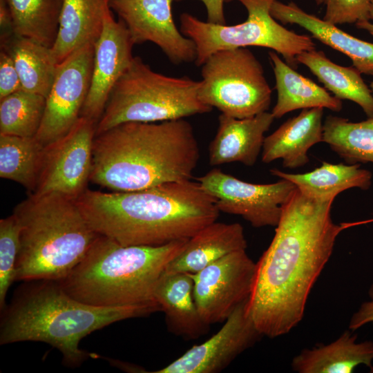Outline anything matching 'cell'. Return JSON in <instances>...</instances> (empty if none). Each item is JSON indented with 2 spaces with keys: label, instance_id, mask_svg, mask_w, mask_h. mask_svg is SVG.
<instances>
[{
  "label": "cell",
  "instance_id": "6da1fadb",
  "mask_svg": "<svg viewBox=\"0 0 373 373\" xmlns=\"http://www.w3.org/2000/svg\"><path fill=\"white\" fill-rule=\"evenodd\" d=\"M333 202L308 198L296 188L283 205L273 239L256 262L246 305L263 336L285 335L299 324L338 236L357 224H335Z\"/></svg>",
  "mask_w": 373,
  "mask_h": 373
},
{
  "label": "cell",
  "instance_id": "7a4b0ae2",
  "mask_svg": "<svg viewBox=\"0 0 373 373\" xmlns=\"http://www.w3.org/2000/svg\"><path fill=\"white\" fill-rule=\"evenodd\" d=\"M75 202L95 232L123 246L189 239L220 213L216 200L191 180L131 191L87 189Z\"/></svg>",
  "mask_w": 373,
  "mask_h": 373
},
{
  "label": "cell",
  "instance_id": "3957f363",
  "mask_svg": "<svg viewBox=\"0 0 373 373\" xmlns=\"http://www.w3.org/2000/svg\"><path fill=\"white\" fill-rule=\"evenodd\" d=\"M199 159L193 128L184 118L124 122L95 135L90 181L131 191L189 180Z\"/></svg>",
  "mask_w": 373,
  "mask_h": 373
},
{
  "label": "cell",
  "instance_id": "277c9868",
  "mask_svg": "<svg viewBox=\"0 0 373 373\" xmlns=\"http://www.w3.org/2000/svg\"><path fill=\"white\" fill-rule=\"evenodd\" d=\"M21 287L4 312L0 344L39 341L58 350L64 364L80 365L97 356L82 350L79 343L90 333L122 320L160 311L158 305L95 307L65 292L59 282L36 280Z\"/></svg>",
  "mask_w": 373,
  "mask_h": 373
},
{
  "label": "cell",
  "instance_id": "5b68a950",
  "mask_svg": "<svg viewBox=\"0 0 373 373\" xmlns=\"http://www.w3.org/2000/svg\"><path fill=\"white\" fill-rule=\"evenodd\" d=\"M188 240L157 247L123 246L99 235L82 260L58 282L70 296L92 306H159L154 298L157 281Z\"/></svg>",
  "mask_w": 373,
  "mask_h": 373
},
{
  "label": "cell",
  "instance_id": "8992f818",
  "mask_svg": "<svg viewBox=\"0 0 373 373\" xmlns=\"http://www.w3.org/2000/svg\"><path fill=\"white\" fill-rule=\"evenodd\" d=\"M12 213L20 228L16 280H61L99 236L75 200L60 194L30 193Z\"/></svg>",
  "mask_w": 373,
  "mask_h": 373
},
{
  "label": "cell",
  "instance_id": "52a82bcc",
  "mask_svg": "<svg viewBox=\"0 0 373 373\" xmlns=\"http://www.w3.org/2000/svg\"><path fill=\"white\" fill-rule=\"evenodd\" d=\"M200 83L157 73L133 57L110 94L95 135L124 122H164L209 113L213 108L198 95Z\"/></svg>",
  "mask_w": 373,
  "mask_h": 373
},
{
  "label": "cell",
  "instance_id": "ba28073f",
  "mask_svg": "<svg viewBox=\"0 0 373 373\" xmlns=\"http://www.w3.org/2000/svg\"><path fill=\"white\" fill-rule=\"evenodd\" d=\"M238 1L247 11V19L239 24H215L189 13L180 15L181 32L195 45L196 66L220 50L259 46L272 49L296 66L298 55L316 49L312 37L287 29L271 16L270 9L276 0Z\"/></svg>",
  "mask_w": 373,
  "mask_h": 373
},
{
  "label": "cell",
  "instance_id": "9c48e42d",
  "mask_svg": "<svg viewBox=\"0 0 373 373\" xmlns=\"http://www.w3.org/2000/svg\"><path fill=\"white\" fill-rule=\"evenodd\" d=\"M201 76L199 99L222 114L245 119L269 108L272 90L260 62L247 48L213 53L202 65Z\"/></svg>",
  "mask_w": 373,
  "mask_h": 373
},
{
  "label": "cell",
  "instance_id": "30bf717a",
  "mask_svg": "<svg viewBox=\"0 0 373 373\" xmlns=\"http://www.w3.org/2000/svg\"><path fill=\"white\" fill-rule=\"evenodd\" d=\"M96 123L84 117L61 138L44 148L35 191L76 200L87 189L92 169Z\"/></svg>",
  "mask_w": 373,
  "mask_h": 373
},
{
  "label": "cell",
  "instance_id": "8fae6325",
  "mask_svg": "<svg viewBox=\"0 0 373 373\" xmlns=\"http://www.w3.org/2000/svg\"><path fill=\"white\" fill-rule=\"evenodd\" d=\"M196 180L216 200L220 212L240 216L256 228L276 227L283 205L296 189L284 179L271 184L245 182L219 169Z\"/></svg>",
  "mask_w": 373,
  "mask_h": 373
},
{
  "label": "cell",
  "instance_id": "7c38bea8",
  "mask_svg": "<svg viewBox=\"0 0 373 373\" xmlns=\"http://www.w3.org/2000/svg\"><path fill=\"white\" fill-rule=\"evenodd\" d=\"M256 262L246 249L231 253L191 274L199 313L208 325L223 323L251 293Z\"/></svg>",
  "mask_w": 373,
  "mask_h": 373
},
{
  "label": "cell",
  "instance_id": "4fadbf2b",
  "mask_svg": "<svg viewBox=\"0 0 373 373\" xmlns=\"http://www.w3.org/2000/svg\"><path fill=\"white\" fill-rule=\"evenodd\" d=\"M93 57L94 45L88 44L57 65L35 135L44 146L65 135L80 118L90 86Z\"/></svg>",
  "mask_w": 373,
  "mask_h": 373
},
{
  "label": "cell",
  "instance_id": "5bb4252c",
  "mask_svg": "<svg viewBox=\"0 0 373 373\" xmlns=\"http://www.w3.org/2000/svg\"><path fill=\"white\" fill-rule=\"evenodd\" d=\"M173 0H110L108 4L126 26L134 45L152 42L173 64L195 61L194 42L173 21Z\"/></svg>",
  "mask_w": 373,
  "mask_h": 373
},
{
  "label": "cell",
  "instance_id": "9a60e30c",
  "mask_svg": "<svg viewBox=\"0 0 373 373\" xmlns=\"http://www.w3.org/2000/svg\"><path fill=\"white\" fill-rule=\"evenodd\" d=\"M241 303L208 340L195 345L163 368L151 373H218L254 346L262 334Z\"/></svg>",
  "mask_w": 373,
  "mask_h": 373
},
{
  "label": "cell",
  "instance_id": "2e32d148",
  "mask_svg": "<svg viewBox=\"0 0 373 373\" xmlns=\"http://www.w3.org/2000/svg\"><path fill=\"white\" fill-rule=\"evenodd\" d=\"M133 45L126 26L114 19L108 6L102 32L94 45L90 86L81 117L96 124L99 121L113 87L133 60Z\"/></svg>",
  "mask_w": 373,
  "mask_h": 373
},
{
  "label": "cell",
  "instance_id": "e0dca14e",
  "mask_svg": "<svg viewBox=\"0 0 373 373\" xmlns=\"http://www.w3.org/2000/svg\"><path fill=\"white\" fill-rule=\"evenodd\" d=\"M274 119L272 113L267 111L245 119L221 113L217 133L209 147L210 165L231 162L254 165L262 152L265 133Z\"/></svg>",
  "mask_w": 373,
  "mask_h": 373
},
{
  "label": "cell",
  "instance_id": "ac0fdd59",
  "mask_svg": "<svg viewBox=\"0 0 373 373\" xmlns=\"http://www.w3.org/2000/svg\"><path fill=\"white\" fill-rule=\"evenodd\" d=\"M323 108L303 109L275 131L265 137L261 152L262 162L268 164L282 160L285 168L296 169L307 164L308 151L323 142Z\"/></svg>",
  "mask_w": 373,
  "mask_h": 373
},
{
  "label": "cell",
  "instance_id": "d6986e66",
  "mask_svg": "<svg viewBox=\"0 0 373 373\" xmlns=\"http://www.w3.org/2000/svg\"><path fill=\"white\" fill-rule=\"evenodd\" d=\"M154 298L165 314L171 333L194 340L209 332L210 325L202 318L195 300L191 274L164 271L155 286Z\"/></svg>",
  "mask_w": 373,
  "mask_h": 373
},
{
  "label": "cell",
  "instance_id": "ffe728a7",
  "mask_svg": "<svg viewBox=\"0 0 373 373\" xmlns=\"http://www.w3.org/2000/svg\"><path fill=\"white\" fill-rule=\"evenodd\" d=\"M271 16L283 24H297L312 37L345 54L361 73L373 75V43L344 32L336 25L307 13L294 2L275 1L270 9Z\"/></svg>",
  "mask_w": 373,
  "mask_h": 373
},
{
  "label": "cell",
  "instance_id": "44dd1931",
  "mask_svg": "<svg viewBox=\"0 0 373 373\" xmlns=\"http://www.w3.org/2000/svg\"><path fill=\"white\" fill-rule=\"evenodd\" d=\"M244 229L239 223L213 222L190 238L165 271L194 274L236 251L247 249Z\"/></svg>",
  "mask_w": 373,
  "mask_h": 373
},
{
  "label": "cell",
  "instance_id": "7402d4cb",
  "mask_svg": "<svg viewBox=\"0 0 373 373\" xmlns=\"http://www.w3.org/2000/svg\"><path fill=\"white\" fill-rule=\"evenodd\" d=\"M357 335L345 331L327 345L303 349L291 363L298 373H351L361 365L373 372V342H356Z\"/></svg>",
  "mask_w": 373,
  "mask_h": 373
},
{
  "label": "cell",
  "instance_id": "603a6c76",
  "mask_svg": "<svg viewBox=\"0 0 373 373\" xmlns=\"http://www.w3.org/2000/svg\"><path fill=\"white\" fill-rule=\"evenodd\" d=\"M109 0H63L59 29L50 48L57 64L79 48L95 45L103 29Z\"/></svg>",
  "mask_w": 373,
  "mask_h": 373
},
{
  "label": "cell",
  "instance_id": "cb8c5ba5",
  "mask_svg": "<svg viewBox=\"0 0 373 373\" xmlns=\"http://www.w3.org/2000/svg\"><path fill=\"white\" fill-rule=\"evenodd\" d=\"M271 175L293 183L303 195L319 200H334L341 192L352 188L368 189L372 173L358 164H332L323 162L321 166L305 173H289L278 169Z\"/></svg>",
  "mask_w": 373,
  "mask_h": 373
},
{
  "label": "cell",
  "instance_id": "d4e9b609",
  "mask_svg": "<svg viewBox=\"0 0 373 373\" xmlns=\"http://www.w3.org/2000/svg\"><path fill=\"white\" fill-rule=\"evenodd\" d=\"M269 57L278 94L276 104L271 112L275 119L298 109L321 107L334 112L342 109L341 99L332 96L325 88L297 73L275 51H270Z\"/></svg>",
  "mask_w": 373,
  "mask_h": 373
},
{
  "label": "cell",
  "instance_id": "484cf974",
  "mask_svg": "<svg viewBox=\"0 0 373 373\" xmlns=\"http://www.w3.org/2000/svg\"><path fill=\"white\" fill-rule=\"evenodd\" d=\"M296 61L306 66L334 97L355 102L367 117H373V95L356 68L338 65L316 49L298 55Z\"/></svg>",
  "mask_w": 373,
  "mask_h": 373
},
{
  "label": "cell",
  "instance_id": "4316f807",
  "mask_svg": "<svg viewBox=\"0 0 373 373\" xmlns=\"http://www.w3.org/2000/svg\"><path fill=\"white\" fill-rule=\"evenodd\" d=\"M1 48L11 55L23 90L46 98L56 75V63L50 48L31 39L13 35Z\"/></svg>",
  "mask_w": 373,
  "mask_h": 373
},
{
  "label": "cell",
  "instance_id": "83f0119b",
  "mask_svg": "<svg viewBox=\"0 0 373 373\" xmlns=\"http://www.w3.org/2000/svg\"><path fill=\"white\" fill-rule=\"evenodd\" d=\"M44 146L35 137L0 134V177L16 182L30 193L37 187Z\"/></svg>",
  "mask_w": 373,
  "mask_h": 373
},
{
  "label": "cell",
  "instance_id": "f1b7e54d",
  "mask_svg": "<svg viewBox=\"0 0 373 373\" xmlns=\"http://www.w3.org/2000/svg\"><path fill=\"white\" fill-rule=\"evenodd\" d=\"M15 35L51 48L56 39L63 0H6Z\"/></svg>",
  "mask_w": 373,
  "mask_h": 373
},
{
  "label": "cell",
  "instance_id": "f546056e",
  "mask_svg": "<svg viewBox=\"0 0 373 373\" xmlns=\"http://www.w3.org/2000/svg\"><path fill=\"white\" fill-rule=\"evenodd\" d=\"M323 142L347 164L373 163V117L359 122L328 115Z\"/></svg>",
  "mask_w": 373,
  "mask_h": 373
},
{
  "label": "cell",
  "instance_id": "4dcf8cb0",
  "mask_svg": "<svg viewBox=\"0 0 373 373\" xmlns=\"http://www.w3.org/2000/svg\"><path fill=\"white\" fill-rule=\"evenodd\" d=\"M46 97L19 90L0 99V134L35 137L44 117Z\"/></svg>",
  "mask_w": 373,
  "mask_h": 373
},
{
  "label": "cell",
  "instance_id": "1f68e13d",
  "mask_svg": "<svg viewBox=\"0 0 373 373\" xmlns=\"http://www.w3.org/2000/svg\"><path fill=\"white\" fill-rule=\"evenodd\" d=\"M20 228L12 213L0 220V307H6V297L16 280V265L20 246Z\"/></svg>",
  "mask_w": 373,
  "mask_h": 373
},
{
  "label": "cell",
  "instance_id": "d6a6232c",
  "mask_svg": "<svg viewBox=\"0 0 373 373\" xmlns=\"http://www.w3.org/2000/svg\"><path fill=\"white\" fill-rule=\"evenodd\" d=\"M372 0H325L323 19L335 25L369 21Z\"/></svg>",
  "mask_w": 373,
  "mask_h": 373
},
{
  "label": "cell",
  "instance_id": "836d02e7",
  "mask_svg": "<svg viewBox=\"0 0 373 373\" xmlns=\"http://www.w3.org/2000/svg\"><path fill=\"white\" fill-rule=\"evenodd\" d=\"M22 90L18 72L10 54L1 48L0 52V99Z\"/></svg>",
  "mask_w": 373,
  "mask_h": 373
},
{
  "label": "cell",
  "instance_id": "e575fe53",
  "mask_svg": "<svg viewBox=\"0 0 373 373\" xmlns=\"http://www.w3.org/2000/svg\"><path fill=\"white\" fill-rule=\"evenodd\" d=\"M368 296L370 300L363 303L350 318L348 327L352 332L373 322V283L369 287Z\"/></svg>",
  "mask_w": 373,
  "mask_h": 373
},
{
  "label": "cell",
  "instance_id": "d590c367",
  "mask_svg": "<svg viewBox=\"0 0 373 373\" xmlns=\"http://www.w3.org/2000/svg\"><path fill=\"white\" fill-rule=\"evenodd\" d=\"M181 1L183 0H173ZM202 1L207 10V21L215 24L224 25L226 19L224 13V0H199Z\"/></svg>",
  "mask_w": 373,
  "mask_h": 373
},
{
  "label": "cell",
  "instance_id": "8d00e7d4",
  "mask_svg": "<svg viewBox=\"0 0 373 373\" xmlns=\"http://www.w3.org/2000/svg\"><path fill=\"white\" fill-rule=\"evenodd\" d=\"M1 43L10 39L14 35L11 12L6 0H0Z\"/></svg>",
  "mask_w": 373,
  "mask_h": 373
},
{
  "label": "cell",
  "instance_id": "74e56055",
  "mask_svg": "<svg viewBox=\"0 0 373 373\" xmlns=\"http://www.w3.org/2000/svg\"><path fill=\"white\" fill-rule=\"evenodd\" d=\"M370 17L371 19L373 20V0H372L371 2ZM356 26L358 28L365 30L373 35V23L370 22V21L358 22L356 23Z\"/></svg>",
  "mask_w": 373,
  "mask_h": 373
},
{
  "label": "cell",
  "instance_id": "f35d334b",
  "mask_svg": "<svg viewBox=\"0 0 373 373\" xmlns=\"http://www.w3.org/2000/svg\"><path fill=\"white\" fill-rule=\"evenodd\" d=\"M231 1L232 0H224V2L229 3V2ZM324 1L325 0H315L316 4H318V5H321V4L323 3Z\"/></svg>",
  "mask_w": 373,
  "mask_h": 373
},
{
  "label": "cell",
  "instance_id": "ab89813d",
  "mask_svg": "<svg viewBox=\"0 0 373 373\" xmlns=\"http://www.w3.org/2000/svg\"><path fill=\"white\" fill-rule=\"evenodd\" d=\"M370 90H371V91H372V95H373V80H372V82L371 84H370Z\"/></svg>",
  "mask_w": 373,
  "mask_h": 373
},
{
  "label": "cell",
  "instance_id": "60d3db41",
  "mask_svg": "<svg viewBox=\"0 0 373 373\" xmlns=\"http://www.w3.org/2000/svg\"><path fill=\"white\" fill-rule=\"evenodd\" d=\"M371 221H373V219H372V220H371Z\"/></svg>",
  "mask_w": 373,
  "mask_h": 373
},
{
  "label": "cell",
  "instance_id": "b9f144b4",
  "mask_svg": "<svg viewBox=\"0 0 373 373\" xmlns=\"http://www.w3.org/2000/svg\"><path fill=\"white\" fill-rule=\"evenodd\" d=\"M110 1V0H109Z\"/></svg>",
  "mask_w": 373,
  "mask_h": 373
}]
</instances>
